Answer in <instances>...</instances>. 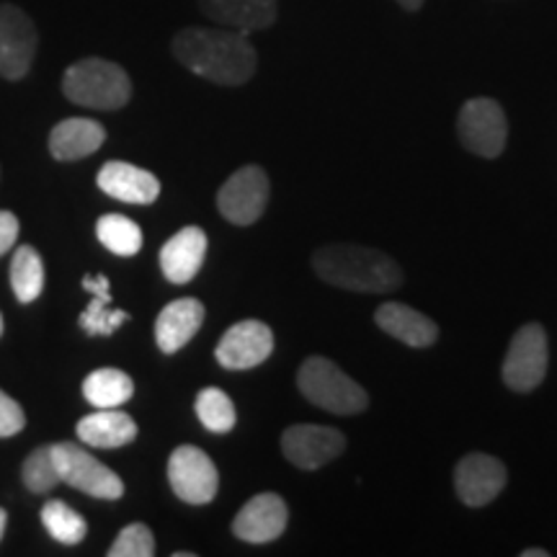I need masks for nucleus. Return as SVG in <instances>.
I'll use <instances>...</instances> for the list:
<instances>
[{"instance_id":"nucleus-23","label":"nucleus","mask_w":557,"mask_h":557,"mask_svg":"<svg viewBox=\"0 0 557 557\" xmlns=\"http://www.w3.org/2000/svg\"><path fill=\"white\" fill-rule=\"evenodd\" d=\"M132 395H135V382L122 369L101 367L83 380V398L94 408H120Z\"/></svg>"},{"instance_id":"nucleus-20","label":"nucleus","mask_w":557,"mask_h":557,"mask_svg":"<svg viewBox=\"0 0 557 557\" xmlns=\"http://www.w3.org/2000/svg\"><path fill=\"white\" fill-rule=\"evenodd\" d=\"M81 444L96 449H120L137 438L135 418L116 408H99L96 413L81 418L75 426Z\"/></svg>"},{"instance_id":"nucleus-5","label":"nucleus","mask_w":557,"mask_h":557,"mask_svg":"<svg viewBox=\"0 0 557 557\" xmlns=\"http://www.w3.org/2000/svg\"><path fill=\"white\" fill-rule=\"evenodd\" d=\"M52 455L54 462H58L60 480L65 485L99 500H120L124 496L122 478L99 462L83 444H52Z\"/></svg>"},{"instance_id":"nucleus-11","label":"nucleus","mask_w":557,"mask_h":557,"mask_svg":"<svg viewBox=\"0 0 557 557\" xmlns=\"http://www.w3.org/2000/svg\"><path fill=\"white\" fill-rule=\"evenodd\" d=\"M346 436L338 429L318 423H297L284 431L282 451L299 470H320L331 459L344 455Z\"/></svg>"},{"instance_id":"nucleus-2","label":"nucleus","mask_w":557,"mask_h":557,"mask_svg":"<svg viewBox=\"0 0 557 557\" xmlns=\"http://www.w3.org/2000/svg\"><path fill=\"white\" fill-rule=\"evenodd\" d=\"M312 269L333 287L367 292V295H387L403 284L398 261L367 246H346V243L323 246L312 256Z\"/></svg>"},{"instance_id":"nucleus-22","label":"nucleus","mask_w":557,"mask_h":557,"mask_svg":"<svg viewBox=\"0 0 557 557\" xmlns=\"http://www.w3.org/2000/svg\"><path fill=\"white\" fill-rule=\"evenodd\" d=\"M83 289L90 292L94 299L88 302V308L81 312L78 323L88 336H111L120 325L129 320V312L111 308V282L109 276L96 274V276H83Z\"/></svg>"},{"instance_id":"nucleus-18","label":"nucleus","mask_w":557,"mask_h":557,"mask_svg":"<svg viewBox=\"0 0 557 557\" xmlns=\"http://www.w3.org/2000/svg\"><path fill=\"white\" fill-rule=\"evenodd\" d=\"M199 9L209 21L240 34L269 29L276 21V0H199Z\"/></svg>"},{"instance_id":"nucleus-17","label":"nucleus","mask_w":557,"mask_h":557,"mask_svg":"<svg viewBox=\"0 0 557 557\" xmlns=\"http://www.w3.org/2000/svg\"><path fill=\"white\" fill-rule=\"evenodd\" d=\"M96 184L107 197L127 201V205H152L160 197V181L150 171L137 169L124 160H111L103 165Z\"/></svg>"},{"instance_id":"nucleus-29","label":"nucleus","mask_w":557,"mask_h":557,"mask_svg":"<svg viewBox=\"0 0 557 557\" xmlns=\"http://www.w3.org/2000/svg\"><path fill=\"white\" fill-rule=\"evenodd\" d=\"M109 557H152L156 555V537H152L150 527L129 524L116 534L114 545L109 547Z\"/></svg>"},{"instance_id":"nucleus-24","label":"nucleus","mask_w":557,"mask_h":557,"mask_svg":"<svg viewBox=\"0 0 557 557\" xmlns=\"http://www.w3.org/2000/svg\"><path fill=\"white\" fill-rule=\"evenodd\" d=\"M11 289L21 305H29L45 292V261L34 246L16 248L11 259Z\"/></svg>"},{"instance_id":"nucleus-19","label":"nucleus","mask_w":557,"mask_h":557,"mask_svg":"<svg viewBox=\"0 0 557 557\" xmlns=\"http://www.w3.org/2000/svg\"><path fill=\"white\" fill-rule=\"evenodd\" d=\"M107 143V129L101 122L86 120V116H73L54 124L50 132V156L60 163H73L94 156L101 145Z\"/></svg>"},{"instance_id":"nucleus-27","label":"nucleus","mask_w":557,"mask_h":557,"mask_svg":"<svg viewBox=\"0 0 557 557\" xmlns=\"http://www.w3.org/2000/svg\"><path fill=\"white\" fill-rule=\"evenodd\" d=\"M194 408H197L201 426L212 431V434H227V431L235 429V421H238L233 400H230V395L222 393L220 387L201 389Z\"/></svg>"},{"instance_id":"nucleus-33","label":"nucleus","mask_w":557,"mask_h":557,"mask_svg":"<svg viewBox=\"0 0 557 557\" xmlns=\"http://www.w3.org/2000/svg\"><path fill=\"white\" fill-rule=\"evenodd\" d=\"M521 557H549V553H547V549H542V547H534V549H524Z\"/></svg>"},{"instance_id":"nucleus-10","label":"nucleus","mask_w":557,"mask_h":557,"mask_svg":"<svg viewBox=\"0 0 557 557\" xmlns=\"http://www.w3.org/2000/svg\"><path fill=\"white\" fill-rule=\"evenodd\" d=\"M39 34L34 21L18 5H0V78L21 81L37 58Z\"/></svg>"},{"instance_id":"nucleus-12","label":"nucleus","mask_w":557,"mask_h":557,"mask_svg":"<svg viewBox=\"0 0 557 557\" xmlns=\"http://www.w3.org/2000/svg\"><path fill=\"white\" fill-rule=\"evenodd\" d=\"M271 351H274V333L269 325L261 320H240L220 338L214 359L220 361V367L240 372L263 364Z\"/></svg>"},{"instance_id":"nucleus-16","label":"nucleus","mask_w":557,"mask_h":557,"mask_svg":"<svg viewBox=\"0 0 557 557\" xmlns=\"http://www.w3.org/2000/svg\"><path fill=\"white\" fill-rule=\"evenodd\" d=\"M207 259V233L201 227H184L160 248V269L171 284H189Z\"/></svg>"},{"instance_id":"nucleus-13","label":"nucleus","mask_w":557,"mask_h":557,"mask_svg":"<svg viewBox=\"0 0 557 557\" xmlns=\"http://www.w3.org/2000/svg\"><path fill=\"white\" fill-rule=\"evenodd\" d=\"M506 465L491 455H468L455 468L457 496L465 506L480 508L500 496L506 487Z\"/></svg>"},{"instance_id":"nucleus-30","label":"nucleus","mask_w":557,"mask_h":557,"mask_svg":"<svg viewBox=\"0 0 557 557\" xmlns=\"http://www.w3.org/2000/svg\"><path fill=\"white\" fill-rule=\"evenodd\" d=\"M26 426V413L21 408V403L11 398L9 393L0 389V438H11L24 431Z\"/></svg>"},{"instance_id":"nucleus-34","label":"nucleus","mask_w":557,"mask_h":557,"mask_svg":"<svg viewBox=\"0 0 557 557\" xmlns=\"http://www.w3.org/2000/svg\"><path fill=\"white\" fill-rule=\"evenodd\" d=\"M5 524H9V513H5V508H0V542H3Z\"/></svg>"},{"instance_id":"nucleus-9","label":"nucleus","mask_w":557,"mask_h":557,"mask_svg":"<svg viewBox=\"0 0 557 557\" xmlns=\"http://www.w3.org/2000/svg\"><path fill=\"white\" fill-rule=\"evenodd\" d=\"M269 176L259 165H246V169L235 171L218 194L220 214L233 225H253L261 220L269 205Z\"/></svg>"},{"instance_id":"nucleus-14","label":"nucleus","mask_w":557,"mask_h":557,"mask_svg":"<svg viewBox=\"0 0 557 557\" xmlns=\"http://www.w3.org/2000/svg\"><path fill=\"white\" fill-rule=\"evenodd\" d=\"M289 521V508L276 493H261L240 508L233 519V534L248 545H267L284 534Z\"/></svg>"},{"instance_id":"nucleus-6","label":"nucleus","mask_w":557,"mask_h":557,"mask_svg":"<svg viewBox=\"0 0 557 557\" xmlns=\"http://www.w3.org/2000/svg\"><path fill=\"white\" fill-rule=\"evenodd\" d=\"M547 361L549 348L545 329L540 323H527L517 331L506 351L504 369H500L506 387H511L513 393H532L545 380Z\"/></svg>"},{"instance_id":"nucleus-1","label":"nucleus","mask_w":557,"mask_h":557,"mask_svg":"<svg viewBox=\"0 0 557 557\" xmlns=\"http://www.w3.org/2000/svg\"><path fill=\"white\" fill-rule=\"evenodd\" d=\"M171 50L186 70L218 86H243L253 78L259 65L248 34L233 29H181Z\"/></svg>"},{"instance_id":"nucleus-26","label":"nucleus","mask_w":557,"mask_h":557,"mask_svg":"<svg viewBox=\"0 0 557 557\" xmlns=\"http://www.w3.org/2000/svg\"><path fill=\"white\" fill-rule=\"evenodd\" d=\"M96 235H99L103 248L114 256H122V259H129L143 248V230L124 214H103L96 222Z\"/></svg>"},{"instance_id":"nucleus-31","label":"nucleus","mask_w":557,"mask_h":557,"mask_svg":"<svg viewBox=\"0 0 557 557\" xmlns=\"http://www.w3.org/2000/svg\"><path fill=\"white\" fill-rule=\"evenodd\" d=\"M18 233H21V225L16 214L9 212V209H0V259L16 246Z\"/></svg>"},{"instance_id":"nucleus-4","label":"nucleus","mask_w":557,"mask_h":557,"mask_svg":"<svg viewBox=\"0 0 557 557\" xmlns=\"http://www.w3.org/2000/svg\"><path fill=\"white\" fill-rule=\"evenodd\" d=\"M299 393L312 406L336 416H357L369 406V395L357 380H351L336 361L325 357H310L297 372Z\"/></svg>"},{"instance_id":"nucleus-32","label":"nucleus","mask_w":557,"mask_h":557,"mask_svg":"<svg viewBox=\"0 0 557 557\" xmlns=\"http://www.w3.org/2000/svg\"><path fill=\"white\" fill-rule=\"evenodd\" d=\"M398 3H400L406 11H418L423 3H426V0H398Z\"/></svg>"},{"instance_id":"nucleus-25","label":"nucleus","mask_w":557,"mask_h":557,"mask_svg":"<svg viewBox=\"0 0 557 557\" xmlns=\"http://www.w3.org/2000/svg\"><path fill=\"white\" fill-rule=\"evenodd\" d=\"M39 519H41V524H45L47 532H50V537L54 542H60V545L75 547V545H81L88 534L86 519H83L78 511H73L65 500H58V498L47 500V504L41 506Z\"/></svg>"},{"instance_id":"nucleus-28","label":"nucleus","mask_w":557,"mask_h":557,"mask_svg":"<svg viewBox=\"0 0 557 557\" xmlns=\"http://www.w3.org/2000/svg\"><path fill=\"white\" fill-rule=\"evenodd\" d=\"M21 480H24V485L29 487L32 493H37V496H45V493L54 491V487L62 483L58 462H54V455H52V444L37 447L29 457L24 459Z\"/></svg>"},{"instance_id":"nucleus-21","label":"nucleus","mask_w":557,"mask_h":557,"mask_svg":"<svg viewBox=\"0 0 557 557\" xmlns=\"http://www.w3.org/2000/svg\"><path fill=\"white\" fill-rule=\"evenodd\" d=\"M374 320L382 331L403 341L406 346L429 348L438 338V325L434 320L403 302H385L374 312Z\"/></svg>"},{"instance_id":"nucleus-35","label":"nucleus","mask_w":557,"mask_h":557,"mask_svg":"<svg viewBox=\"0 0 557 557\" xmlns=\"http://www.w3.org/2000/svg\"><path fill=\"white\" fill-rule=\"evenodd\" d=\"M3 331H5V325H3V315H0V336H3Z\"/></svg>"},{"instance_id":"nucleus-7","label":"nucleus","mask_w":557,"mask_h":557,"mask_svg":"<svg viewBox=\"0 0 557 557\" xmlns=\"http://www.w3.org/2000/svg\"><path fill=\"white\" fill-rule=\"evenodd\" d=\"M457 132L462 145L480 158H498L506 150L508 139V122L504 109L498 101L470 99L459 109Z\"/></svg>"},{"instance_id":"nucleus-8","label":"nucleus","mask_w":557,"mask_h":557,"mask_svg":"<svg viewBox=\"0 0 557 557\" xmlns=\"http://www.w3.org/2000/svg\"><path fill=\"white\" fill-rule=\"evenodd\" d=\"M169 483L184 504L205 506L218 496L220 472L207 451L184 444V447L173 449L169 459Z\"/></svg>"},{"instance_id":"nucleus-15","label":"nucleus","mask_w":557,"mask_h":557,"mask_svg":"<svg viewBox=\"0 0 557 557\" xmlns=\"http://www.w3.org/2000/svg\"><path fill=\"white\" fill-rule=\"evenodd\" d=\"M205 305L197 297L173 299L156 320V344L163 354H176L197 336L205 323Z\"/></svg>"},{"instance_id":"nucleus-3","label":"nucleus","mask_w":557,"mask_h":557,"mask_svg":"<svg viewBox=\"0 0 557 557\" xmlns=\"http://www.w3.org/2000/svg\"><path fill=\"white\" fill-rule=\"evenodd\" d=\"M62 94L83 109L116 111L132 99V81L127 70L116 62L86 58L73 62L62 75Z\"/></svg>"}]
</instances>
